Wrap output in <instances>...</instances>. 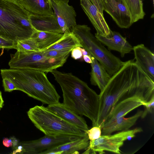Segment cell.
<instances>
[{
    "instance_id": "6da1fadb",
    "label": "cell",
    "mask_w": 154,
    "mask_h": 154,
    "mask_svg": "<svg viewBox=\"0 0 154 154\" xmlns=\"http://www.w3.org/2000/svg\"><path fill=\"white\" fill-rule=\"evenodd\" d=\"M99 95L97 119L101 128L114 106L128 97H137L146 103L154 96V81L134 60L124 62Z\"/></svg>"
},
{
    "instance_id": "7a4b0ae2",
    "label": "cell",
    "mask_w": 154,
    "mask_h": 154,
    "mask_svg": "<svg viewBox=\"0 0 154 154\" xmlns=\"http://www.w3.org/2000/svg\"><path fill=\"white\" fill-rule=\"evenodd\" d=\"M60 85L63 93V103L76 114L84 116L95 126L97 119L99 95L87 83L71 73L50 72Z\"/></svg>"
},
{
    "instance_id": "3957f363",
    "label": "cell",
    "mask_w": 154,
    "mask_h": 154,
    "mask_svg": "<svg viewBox=\"0 0 154 154\" xmlns=\"http://www.w3.org/2000/svg\"><path fill=\"white\" fill-rule=\"evenodd\" d=\"M2 78L10 79L17 90L44 104L59 102L60 96L48 80L45 72L27 69L11 68L0 70Z\"/></svg>"
},
{
    "instance_id": "277c9868",
    "label": "cell",
    "mask_w": 154,
    "mask_h": 154,
    "mask_svg": "<svg viewBox=\"0 0 154 154\" xmlns=\"http://www.w3.org/2000/svg\"><path fill=\"white\" fill-rule=\"evenodd\" d=\"M30 14L15 0H0V36L16 43L31 38L36 31Z\"/></svg>"
},
{
    "instance_id": "5b68a950",
    "label": "cell",
    "mask_w": 154,
    "mask_h": 154,
    "mask_svg": "<svg viewBox=\"0 0 154 154\" xmlns=\"http://www.w3.org/2000/svg\"><path fill=\"white\" fill-rule=\"evenodd\" d=\"M28 116L35 127L45 135H69L83 137L86 132L66 121L43 106L36 105L27 111Z\"/></svg>"
},
{
    "instance_id": "8992f818",
    "label": "cell",
    "mask_w": 154,
    "mask_h": 154,
    "mask_svg": "<svg viewBox=\"0 0 154 154\" xmlns=\"http://www.w3.org/2000/svg\"><path fill=\"white\" fill-rule=\"evenodd\" d=\"M82 47L96 59L112 76L120 68L124 62L107 49L91 33V28L85 25H76L71 28Z\"/></svg>"
},
{
    "instance_id": "52a82bcc",
    "label": "cell",
    "mask_w": 154,
    "mask_h": 154,
    "mask_svg": "<svg viewBox=\"0 0 154 154\" xmlns=\"http://www.w3.org/2000/svg\"><path fill=\"white\" fill-rule=\"evenodd\" d=\"M70 54L56 58H49L43 51L21 52L10 54L8 65L11 68L27 69L45 72L63 66Z\"/></svg>"
},
{
    "instance_id": "ba28073f",
    "label": "cell",
    "mask_w": 154,
    "mask_h": 154,
    "mask_svg": "<svg viewBox=\"0 0 154 154\" xmlns=\"http://www.w3.org/2000/svg\"><path fill=\"white\" fill-rule=\"evenodd\" d=\"M141 128L132 130L120 131L113 135H102L98 139L90 141L89 146L82 154H103L106 151L117 154H120V148L124 141L130 140L135 134L142 131Z\"/></svg>"
},
{
    "instance_id": "9c48e42d",
    "label": "cell",
    "mask_w": 154,
    "mask_h": 154,
    "mask_svg": "<svg viewBox=\"0 0 154 154\" xmlns=\"http://www.w3.org/2000/svg\"><path fill=\"white\" fill-rule=\"evenodd\" d=\"M80 137L69 135L50 136L45 135L38 139L21 142L20 144L23 147L22 154H41L44 151Z\"/></svg>"
},
{
    "instance_id": "30bf717a",
    "label": "cell",
    "mask_w": 154,
    "mask_h": 154,
    "mask_svg": "<svg viewBox=\"0 0 154 154\" xmlns=\"http://www.w3.org/2000/svg\"><path fill=\"white\" fill-rule=\"evenodd\" d=\"M80 2L82 8L95 28L96 33L109 37L112 31L104 18L101 0H80Z\"/></svg>"
},
{
    "instance_id": "8fae6325",
    "label": "cell",
    "mask_w": 154,
    "mask_h": 154,
    "mask_svg": "<svg viewBox=\"0 0 154 154\" xmlns=\"http://www.w3.org/2000/svg\"><path fill=\"white\" fill-rule=\"evenodd\" d=\"M50 1L63 33L77 25L76 13L72 6L69 5V0H50Z\"/></svg>"
},
{
    "instance_id": "7c38bea8",
    "label": "cell",
    "mask_w": 154,
    "mask_h": 154,
    "mask_svg": "<svg viewBox=\"0 0 154 154\" xmlns=\"http://www.w3.org/2000/svg\"><path fill=\"white\" fill-rule=\"evenodd\" d=\"M103 9L109 14L117 25L128 28L132 24L130 14L124 0H101Z\"/></svg>"
},
{
    "instance_id": "4fadbf2b",
    "label": "cell",
    "mask_w": 154,
    "mask_h": 154,
    "mask_svg": "<svg viewBox=\"0 0 154 154\" xmlns=\"http://www.w3.org/2000/svg\"><path fill=\"white\" fill-rule=\"evenodd\" d=\"M96 38L103 45L106 46L109 50L119 52L122 57L130 53L133 50V47L127 40L126 38L116 31H112L109 37L103 36L96 33Z\"/></svg>"
},
{
    "instance_id": "5bb4252c",
    "label": "cell",
    "mask_w": 154,
    "mask_h": 154,
    "mask_svg": "<svg viewBox=\"0 0 154 154\" xmlns=\"http://www.w3.org/2000/svg\"><path fill=\"white\" fill-rule=\"evenodd\" d=\"M135 63L154 81V55L143 44L133 47Z\"/></svg>"
},
{
    "instance_id": "9a60e30c",
    "label": "cell",
    "mask_w": 154,
    "mask_h": 154,
    "mask_svg": "<svg viewBox=\"0 0 154 154\" xmlns=\"http://www.w3.org/2000/svg\"><path fill=\"white\" fill-rule=\"evenodd\" d=\"M47 108L63 119L85 131L89 129L85 119L67 108L63 103L59 102L48 105Z\"/></svg>"
},
{
    "instance_id": "2e32d148",
    "label": "cell",
    "mask_w": 154,
    "mask_h": 154,
    "mask_svg": "<svg viewBox=\"0 0 154 154\" xmlns=\"http://www.w3.org/2000/svg\"><path fill=\"white\" fill-rule=\"evenodd\" d=\"M29 20L32 27L36 31L63 34L55 14L49 15L30 13Z\"/></svg>"
},
{
    "instance_id": "e0dca14e",
    "label": "cell",
    "mask_w": 154,
    "mask_h": 154,
    "mask_svg": "<svg viewBox=\"0 0 154 154\" xmlns=\"http://www.w3.org/2000/svg\"><path fill=\"white\" fill-rule=\"evenodd\" d=\"M144 103L136 97H128L118 102L114 106L103 124L110 122L121 116H125L134 109L143 106Z\"/></svg>"
},
{
    "instance_id": "ac0fdd59",
    "label": "cell",
    "mask_w": 154,
    "mask_h": 154,
    "mask_svg": "<svg viewBox=\"0 0 154 154\" xmlns=\"http://www.w3.org/2000/svg\"><path fill=\"white\" fill-rule=\"evenodd\" d=\"M143 112L139 110L131 117L126 118L121 116L110 122L104 124L101 128V135H110L115 131L128 130L140 117L143 116Z\"/></svg>"
},
{
    "instance_id": "d6986e66",
    "label": "cell",
    "mask_w": 154,
    "mask_h": 154,
    "mask_svg": "<svg viewBox=\"0 0 154 154\" xmlns=\"http://www.w3.org/2000/svg\"><path fill=\"white\" fill-rule=\"evenodd\" d=\"M91 71L90 82L92 85L97 86L102 91L106 85L111 76L104 67L94 57L91 55Z\"/></svg>"
},
{
    "instance_id": "ffe728a7",
    "label": "cell",
    "mask_w": 154,
    "mask_h": 154,
    "mask_svg": "<svg viewBox=\"0 0 154 154\" xmlns=\"http://www.w3.org/2000/svg\"><path fill=\"white\" fill-rule=\"evenodd\" d=\"M29 13L35 14L53 15L55 14L50 0H15Z\"/></svg>"
},
{
    "instance_id": "44dd1931",
    "label": "cell",
    "mask_w": 154,
    "mask_h": 154,
    "mask_svg": "<svg viewBox=\"0 0 154 154\" xmlns=\"http://www.w3.org/2000/svg\"><path fill=\"white\" fill-rule=\"evenodd\" d=\"M90 140L88 135L66 143L42 152L41 154H48L51 152L60 151L62 154H77L79 151L86 149L89 146Z\"/></svg>"
},
{
    "instance_id": "7402d4cb",
    "label": "cell",
    "mask_w": 154,
    "mask_h": 154,
    "mask_svg": "<svg viewBox=\"0 0 154 154\" xmlns=\"http://www.w3.org/2000/svg\"><path fill=\"white\" fill-rule=\"evenodd\" d=\"M63 33L36 31L31 37L39 51L53 45L63 36Z\"/></svg>"
},
{
    "instance_id": "603a6c76",
    "label": "cell",
    "mask_w": 154,
    "mask_h": 154,
    "mask_svg": "<svg viewBox=\"0 0 154 154\" xmlns=\"http://www.w3.org/2000/svg\"><path fill=\"white\" fill-rule=\"evenodd\" d=\"M77 47H82L79 41L72 33L68 30L63 33V37L57 42L44 50H70Z\"/></svg>"
},
{
    "instance_id": "cb8c5ba5",
    "label": "cell",
    "mask_w": 154,
    "mask_h": 154,
    "mask_svg": "<svg viewBox=\"0 0 154 154\" xmlns=\"http://www.w3.org/2000/svg\"><path fill=\"white\" fill-rule=\"evenodd\" d=\"M130 14L132 23L143 19L145 15L141 0H124Z\"/></svg>"
},
{
    "instance_id": "d4e9b609",
    "label": "cell",
    "mask_w": 154,
    "mask_h": 154,
    "mask_svg": "<svg viewBox=\"0 0 154 154\" xmlns=\"http://www.w3.org/2000/svg\"><path fill=\"white\" fill-rule=\"evenodd\" d=\"M16 49L17 51L24 52L39 51L32 38L18 41Z\"/></svg>"
},
{
    "instance_id": "484cf974",
    "label": "cell",
    "mask_w": 154,
    "mask_h": 154,
    "mask_svg": "<svg viewBox=\"0 0 154 154\" xmlns=\"http://www.w3.org/2000/svg\"><path fill=\"white\" fill-rule=\"evenodd\" d=\"M72 49L51 50L42 51L46 56L49 58H56L70 54Z\"/></svg>"
},
{
    "instance_id": "4316f807",
    "label": "cell",
    "mask_w": 154,
    "mask_h": 154,
    "mask_svg": "<svg viewBox=\"0 0 154 154\" xmlns=\"http://www.w3.org/2000/svg\"><path fill=\"white\" fill-rule=\"evenodd\" d=\"M85 132L90 141L97 139L101 135V128L100 127H93L91 129H89Z\"/></svg>"
},
{
    "instance_id": "83f0119b",
    "label": "cell",
    "mask_w": 154,
    "mask_h": 154,
    "mask_svg": "<svg viewBox=\"0 0 154 154\" xmlns=\"http://www.w3.org/2000/svg\"><path fill=\"white\" fill-rule=\"evenodd\" d=\"M3 85L5 92H11L17 88L14 83L9 79L4 77L2 78Z\"/></svg>"
},
{
    "instance_id": "f1b7e54d",
    "label": "cell",
    "mask_w": 154,
    "mask_h": 154,
    "mask_svg": "<svg viewBox=\"0 0 154 154\" xmlns=\"http://www.w3.org/2000/svg\"><path fill=\"white\" fill-rule=\"evenodd\" d=\"M17 42L5 39L0 36V48L15 49Z\"/></svg>"
},
{
    "instance_id": "f546056e",
    "label": "cell",
    "mask_w": 154,
    "mask_h": 154,
    "mask_svg": "<svg viewBox=\"0 0 154 154\" xmlns=\"http://www.w3.org/2000/svg\"><path fill=\"white\" fill-rule=\"evenodd\" d=\"M71 53V57L75 60L80 59L83 56L81 51L78 47L73 49Z\"/></svg>"
},
{
    "instance_id": "4dcf8cb0",
    "label": "cell",
    "mask_w": 154,
    "mask_h": 154,
    "mask_svg": "<svg viewBox=\"0 0 154 154\" xmlns=\"http://www.w3.org/2000/svg\"><path fill=\"white\" fill-rule=\"evenodd\" d=\"M143 106L146 108V111L151 112L154 109V96L148 102L145 103Z\"/></svg>"
},
{
    "instance_id": "1f68e13d",
    "label": "cell",
    "mask_w": 154,
    "mask_h": 154,
    "mask_svg": "<svg viewBox=\"0 0 154 154\" xmlns=\"http://www.w3.org/2000/svg\"><path fill=\"white\" fill-rule=\"evenodd\" d=\"M3 145L5 147H11L13 144V140L11 137L8 138L7 137L5 138L3 140Z\"/></svg>"
},
{
    "instance_id": "d6a6232c",
    "label": "cell",
    "mask_w": 154,
    "mask_h": 154,
    "mask_svg": "<svg viewBox=\"0 0 154 154\" xmlns=\"http://www.w3.org/2000/svg\"><path fill=\"white\" fill-rule=\"evenodd\" d=\"M23 149V146L19 144V145L14 150L12 153L13 154H16V153L22 154Z\"/></svg>"
},
{
    "instance_id": "836d02e7",
    "label": "cell",
    "mask_w": 154,
    "mask_h": 154,
    "mask_svg": "<svg viewBox=\"0 0 154 154\" xmlns=\"http://www.w3.org/2000/svg\"><path fill=\"white\" fill-rule=\"evenodd\" d=\"M13 140V144L12 147L13 149L14 150L20 144V143L18 140L15 137H11Z\"/></svg>"
},
{
    "instance_id": "e575fe53",
    "label": "cell",
    "mask_w": 154,
    "mask_h": 154,
    "mask_svg": "<svg viewBox=\"0 0 154 154\" xmlns=\"http://www.w3.org/2000/svg\"><path fill=\"white\" fill-rule=\"evenodd\" d=\"M83 56V59L86 62L90 64L92 63L91 55H85Z\"/></svg>"
},
{
    "instance_id": "d590c367",
    "label": "cell",
    "mask_w": 154,
    "mask_h": 154,
    "mask_svg": "<svg viewBox=\"0 0 154 154\" xmlns=\"http://www.w3.org/2000/svg\"><path fill=\"white\" fill-rule=\"evenodd\" d=\"M4 101L2 95V93L0 91V109L3 108L4 106Z\"/></svg>"
},
{
    "instance_id": "8d00e7d4",
    "label": "cell",
    "mask_w": 154,
    "mask_h": 154,
    "mask_svg": "<svg viewBox=\"0 0 154 154\" xmlns=\"http://www.w3.org/2000/svg\"><path fill=\"white\" fill-rule=\"evenodd\" d=\"M78 48L81 51L83 56L87 55H90L85 50L82 48L80 47H78Z\"/></svg>"
},
{
    "instance_id": "74e56055",
    "label": "cell",
    "mask_w": 154,
    "mask_h": 154,
    "mask_svg": "<svg viewBox=\"0 0 154 154\" xmlns=\"http://www.w3.org/2000/svg\"><path fill=\"white\" fill-rule=\"evenodd\" d=\"M4 49L3 48L2 49V52L1 53V54L0 55V56L2 55V54H3V50H4Z\"/></svg>"
}]
</instances>
